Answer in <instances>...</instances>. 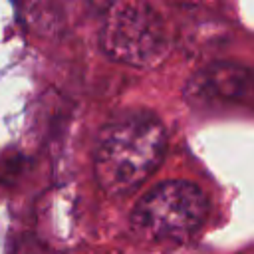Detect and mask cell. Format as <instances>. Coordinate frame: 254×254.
<instances>
[{
  "label": "cell",
  "instance_id": "1",
  "mask_svg": "<svg viewBox=\"0 0 254 254\" xmlns=\"http://www.w3.org/2000/svg\"><path fill=\"white\" fill-rule=\"evenodd\" d=\"M167 149L163 121L147 109H125L99 131L93 151V171L99 187L121 196L143 185L161 165Z\"/></svg>",
  "mask_w": 254,
  "mask_h": 254
},
{
  "label": "cell",
  "instance_id": "2",
  "mask_svg": "<svg viewBox=\"0 0 254 254\" xmlns=\"http://www.w3.org/2000/svg\"><path fill=\"white\" fill-rule=\"evenodd\" d=\"M101 50L115 62L153 67L169 54V34L161 14L143 2H115L101 22Z\"/></svg>",
  "mask_w": 254,
  "mask_h": 254
},
{
  "label": "cell",
  "instance_id": "4",
  "mask_svg": "<svg viewBox=\"0 0 254 254\" xmlns=\"http://www.w3.org/2000/svg\"><path fill=\"white\" fill-rule=\"evenodd\" d=\"M187 97L194 103H216L254 111V67L232 62L210 64L189 79Z\"/></svg>",
  "mask_w": 254,
  "mask_h": 254
},
{
  "label": "cell",
  "instance_id": "3",
  "mask_svg": "<svg viewBox=\"0 0 254 254\" xmlns=\"http://www.w3.org/2000/svg\"><path fill=\"white\" fill-rule=\"evenodd\" d=\"M208 200L189 181H165L151 189L131 212V228L147 240H185L204 222Z\"/></svg>",
  "mask_w": 254,
  "mask_h": 254
}]
</instances>
